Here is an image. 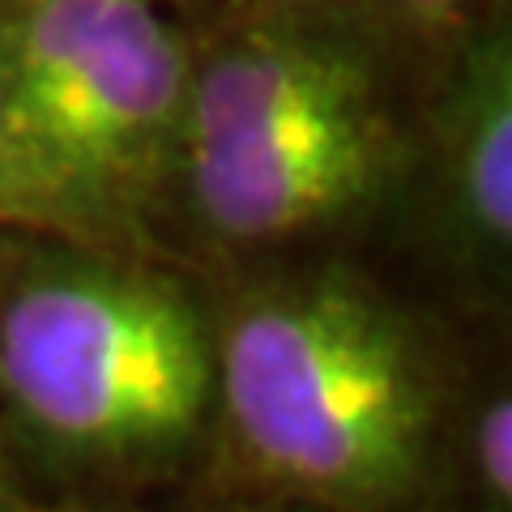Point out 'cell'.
I'll use <instances>...</instances> for the list:
<instances>
[{
  "instance_id": "2",
  "label": "cell",
  "mask_w": 512,
  "mask_h": 512,
  "mask_svg": "<svg viewBox=\"0 0 512 512\" xmlns=\"http://www.w3.org/2000/svg\"><path fill=\"white\" fill-rule=\"evenodd\" d=\"M192 64L150 0H13L0 18L5 218L120 239L184 154Z\"/></svg>"
},
{
  "instance_id": "9",
  "label": "cell",
  "mask_w": 512,
  "mask_h": 512,
  "mask_svg": "<svg viewBox=\"0 0 512 512\" xmlns=\"http://www.w3.org/2000/svg\"><path fill=\"white\" fill-rule=\"evenodd\" d=\"M0 218H5V184H0Z\"/></svg>"
},
{
  "instance_id": "10",
  "label": "cell",
  "mask_w": 512,
  "mask_h": 512,
  "mask_svg": "<svg viewBox=\"0 0 512 512\" xmlns=\"http://www.w3.org/2000/svg\"><path fill=\"white\" fill-rule=\"evenodd\" d=\"M0 512H5V483H0Z\"/></svg>"
},
{
  "instance_id": "1",
  "label": "cell",
  "mask_w": 512,
  "mask_h": 512,
  "mask_svg": "<svg viewBox=\"0 0 512 512\" xmlns=\"http://www.w3.org/2000/svg\"><path fill=\"white\" fill-rule=\"evenodd\" d=\"M214 397L256 478L333 512L406 504L440 427L414 325L346 278L248 299L214 342Z\"/></svg>"
},
{
  "instance_id": "8",
  "label": "cell",
  "mask_w": 512,
  "mask_h": 512,
  "mask_svg": "<svg viewBox=\"0 0 512 512\" xmlns=\"http://www.w3.org/2000/svg\"><path fill=\"white\" fill-rule=\"evenodd\" d=\"M393 5L406 9L410 18H419V22H440L448 13H457L466 0H393Z\"/></svg>"
},
{
  "instance_id": "7",
  "label": "cell",
  "mask_w": 512,
  "mask_h": 512,
  "mask_svg": "<svg viewBox=\"0 0 512 512\" xmlns=\"http://www.w3.org/2000/svg\"><path fill=\"white\" fill-rule=\"evenodd\" d=\"M474 457H478V483H483L487 508L508 512L512 504V406H508V397H491L487 402L483 419H478Z\"/></svg>"
},
{
  "instance_id": "5",
  "label": "cell",
  "mask_w": 512,
  "mask_h": 512,
  "mask_svg": "<svg viewBox=\"0 0 512 512\" xmlns=\"http://www.w3.org/2000/svg\"><path fill=\"white\" fill-rule=\"evenodd\" d=\"M372 99V77L342 47L261 30L218 47L192 69L184 150L333 116Z\"/></svg>"
},
{
  "instance_id": "4",
  "label": "cell",
  "mask_w": 512,
  "mask_h": 512,
  "mask_svg": "<svg viewBox=\"0 0 512 512\" xmlns=\"http://www.w3.org/2000/svg\"><path fill=\"white\" fill-rule=\"evenodd\" d=\"M389 154V120L372 99L269 133L188 146L180 163L205 227L222 239L261 244L363 205L389 171Z\"/></svg>"
},
{
  "instance_id": "3",
  "label": "cell",
  "mask_w": 512,
  "mask_h": 512,
  "mask_svg": "<svg viewBox=\"0 0 512 512\" xmlns=\"http://www.w3.org/2000/svg\"><path fill=\"white\" fill-rule=\"evenodd\" d=\"M0 393L60 457L158 466L205 427L214 338L184 286L150 269L43 265L0 303Z\"/></svg>"
},
{
  "instance_id": "6",
  "label": "cell",
  "mask_w": 512,
  "mask_h": 512,
  "mask_svg": "<svg viewBox=\"0 0 512 512\" xmlns=\"http://www.w3.org/2000/svg\"><path fill=\"white\" fill-rule=\"evenodd\" d=\"M440 184L457 248L487 265L504 261L512 244V52L504 30L470 47L448 90Z\"/></svg>"
}]
</instances>
